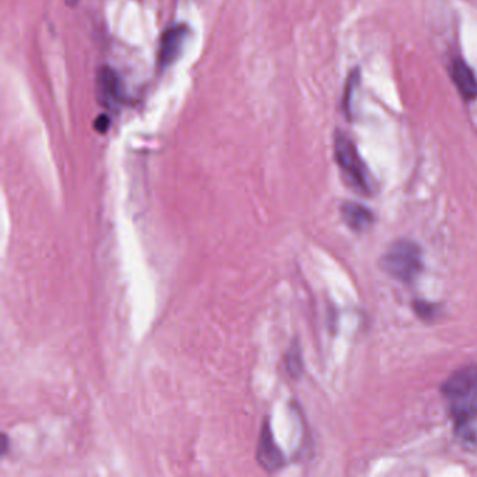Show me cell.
<instances>
[{
  "label": "cell",
  "instance_id": "1",
  "mask_svg": "<svg viewBox=\"0 0 477 477\" xmlns=\"http://www.w3.org/2000/svg\"><path fill=\"white\" fill-rule=\"evenodd\" d=\"M441 391L448 402L456 437L466 450L477 453V367L455 371Z\"/></svg>",
  "mask_w": 477,
  "mask_h": 477
},
{
  "label": "cell",
  "instance_id": "2",
  "mask_svg": "<svg viewBox=\"0 0 477 477\" xmlns=\"http://www.w3.org/2000/svg\"><path fill=\"white\" fill-rule=\"evenodd\" d=\"M335 158L342 169L346 184L360 195L373 194V184L368 169L358 153L353 140L346 133L338 132L335 136Z\"/></svg>",
  "mask_w": 477,
  "mask_h": 477
},
{
  "label": "cell",
  "instance_id": "3",
  "mask_svg": "<svg viewBox=\"0 0 477 477\" xmlns=\"http://www.w3.org/2000/svg\"><path fill=\"white\" fill-rule=\"evenodd\" d=\"M381 268L396 281L412 283L422 273V250L413 241H396L382 256Z\"/></svg>",
  "mask_w": 477,
  "mask_h": 477
},
{
  "label": "cell",
  "instance_id": "4",
  "mask_svg": "<svg viewBox=\"0 0 477 477\" xmlns=\"http://www.w3.org/2000/svg\"><path fill=\"white\" fill-rule=\"evenodd\" d=\"M186 37H188V28L185 25H176V27L167 31L161 38L160 50H158V65L160 68L173 65L174 62L178 59Z\"/></svg>",
  "mask_w": 477,
  "mask_h": 477
},
{
  "label": "cell",
  "instance_id": "5",
  "mask_svg": "<svg viewBox=\"0 0 477 477\" xmlns=\"http://www.w3.org/2000/svg\"><path fill=\"white\" fill-rule=\"evenodd\" d=\"M451 79L465 101L477 99V79L471 66L463 59L453 58L450 65Z\"/></svg>",
  "mask_w": 477,
  "mask_h": 477
},
{
  "label": "cell",
  "instance_id": "6",
  "mask_svg": "<svg viewBox=\"0 0 477 477\" xmlns=\"http://www.w3.org/2000/svg\"><path fill=\"white\" fill-rule=\"evenodd\" d=\"M258 462L262 468H265L268 472L277 471L284 465L283 453L274 443L271 425L268 422L262 427L261 437H259Z\"/></svg>",
  "mask_w": 477,
  "mask_h": 477
},
{
  "label": "cell",
  "instance_id": "7",
  "mask_svg": "<svg viewBox=\"0 0 477 477\" xmlns=\"http://www.w3.org/2000/svg\"><path fill=\"white\" fill-rule=\"evenodd\" d=\"M97 86H99V94L101 97L102 104L110 108L122 104V83H120L119 77L112 69L104 68L99 72Z\"/></svg>",
  "mask_w": 477,
  "mask_h": 477
},
{
  "label": "cell",
  "instance_id": "8",
  "mask_svg": "<svg viewBox=\"0 0 477 477\" xmlns=\"http://www.w3.org/2000/svg\"><path fill=\"white\" fill-rule=\"evenodd\" d=\"M342 215L346 224L358 233L368 230L374 224V213L358 202H345Z\"/></svg>",
  "mask_w": 477,
  "mask_h": 477
},
{
  "label": "cell",
  "instance_id": "9",
  "mask_svg": "<svg viewBox=\"0 0 477 477\" xmlns=\"http://www.w3.org/2000/svg\"><path fill=\"white\" fill-rule=\"evenodd\" d=\"M286 368L292 378H299L302 373L301 351L299 345H292L287 353Z\"/></svg>",
  "mask_w": 477,
  "mask_h": 477
},
{
  "label": "cell",
  "instance_id": "10",
  "mask_svg": "<svg viewBox=\"0 0 477 477\" xmlns=\"http://www.w3.org/2000/svg\"><path fill=\"white\" fill-rule=\"evenodd\" d=\"M415 311L422 320H431L437 317L438 310L430 302L417 301L415 302Z\"/></svg>",
  "mask_w": 477,
  "mask_h": 477
},
{
  "label": "cell",
  "instance_id": "11",
  "mask_svg": "<svg viewBox=\"0 0 477 477\" xmlns=\"http://www.w3.org/2000/svg\"><path fill=\"white\" fill-rule=\"evenodd\" d=\"M110 122H111L110 118L101 115V117L96 120V129L99 130V132H105V130L108 129V127H110Z\"/></svg>",
  "mask_w": 477,
  "mask_h": 477
}]
</instances>
